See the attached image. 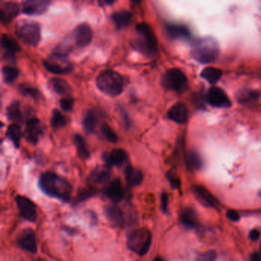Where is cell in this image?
I'll return each instance as SVG.
<instances>
[{
  "label": "cell",
  "instance_id": "obj_1",
  "mask_svg": "<svg viewBox=\"0 0 261 261\" xmlns=\"http://www.w3.org/2000/svg\"><path fill=\"white\" fill-rule=\"evenodd\" d=\"M39 186L43 193L49 197L65 202L70 201L72 193L71 185L68 180L59 175L52 172L42 173L39 180Z\"/></svg>",
  "mask_w": 261,
  "mask_h": 261
},
{
  "label": "cell",
  "instance_id": "obj_2",
  "mask_svg": "<svg viewBox=\"0 0 261 261\" xmlns=\"http://www.w3.org/2000/svg\"><path fill=\"white\" fill-rule=\"evenodd\" d=\"M131 44L134 50L146 57H153L158 52L157 36L151 27L145 22L137 24L136 37Z\"/></svg>",
  "mask_w": 261,
  "mask_h": 261
},
{
  "label": "cell",
  "instance_id": "obj_3",
  "mask_svg": "<svg viewBox=\"0 0 261 261\" xmlns=\"http://www.w3.org/2000/svg\"><path fill=\"white\" fill-rule=\"evenodd\" d=\"M220 49L217 41L212 38H202L192 44L191 55L195 60L201 64L214 62L219 58Z\"/></svg>",
  "mask_w": 261,
  "mask_h": 261
},
{
  "label": "cell",
  "instance_id": "obj_4",
  "mask_svg": "<svg viewBox=\"0 0 261 261\" xmlns=\"http://www.w3.org/2000/svg\"><path fill=\"white\" fill-rule=\"evenodd\" d=\"M98 88L110 97L119 96L123 92L124 80L123 77L112 70L102 71L96 79Z\"/></svg>",
  "mask_w": 261,
  "mask_h": 261
},
{
  "label": "cell",
  "instance_id": "obj_5",
  "mask_svg": "<svg viewBox=\"0 0 261 261\" xmlns=\"http://www.w3.org/2000/svg\"><path fill=\"white\" fill-rule=\"evenodd\" d=\"M153 237L149 230L146 228H138L133 230L127 237L126 245L132 252L144 256L147 254L151 247Z\"/></svg>",
  "mask_w": 261,
  "mask_h": 261
},
{
  "label": "cell",
  "instance_id": "obj_6",
  "mask_svg": "<svg viewBox=\"0 0 261 261\" xmlns=\"http://www.w3.org/2000/svg\"><path fill=\"white\" fill-rule=\"evenodd\" d=\"M16 35L22 42L37 46L41 40V28L35 21H22L16 27Z\"/></svg>",
  "mask_w": 261,
  "mask_h": 261
},
{
  "label": "cell",
  "instance_id": "obj_7",
  "mask_svg": "<svg viewBox=\"0 0 261 261\" xmlns=\"http://www.w3.org/2000/svg\"><path fill=\"white\" fill-rule=\"evenodd\" d=\"M162 85L169 91L181 94L186 91L188 79L181 70L179 68H171L162 76Z\"/></svg>",
  "mask_w": 261,
  "mask_h": 261
},
{
  "label": "cell",
  "instance_id": "obj_8",
  "mask_svg": "<svg viewBox=\"0 0 261 261\" xmlns=\"http://www.w3.org/2000/svg\"><path fill=\"white\" fill-rule=\"evenodd\" d=\"M43 65L47 71L57 75L70 73L74 68L73 64L68 60V56L55 52L43 61Z\"/></svg>",
  "mask_w": 261,
  "mask_h": 261
},
{
  "label": "cell",
  "instance_id": "obj_9",
  "mask_svg": "<svg viewBox=\"0 0 261 261\" xmlns=\"http://www.w3.org/2000/svg\"><path fill=\"white\" fill-rule=\"evenodd\" d=\"M205 100L209 105L218 108H228L231 106L229 98L220 87H211L207 92Z\"/></svg>",
  "mask_w": 261,
  "mask_h": 261
},
{
  "label": "cell",
  "instance_id": "obj_10",
  "mask_svg": "<svg viewBox=\"0 0 261 261\" xmlns=\"http://www.w3.org/2000/svg\"><path fill=\"white\" fill-rule=\"evenodd\" d=\"M16 201L21 217L29 221H36L37 219V208L35 203L29 198L22 196H17Z\"/></svg>",
  "mask_w": 261,
  "mask_h": 261
},
{
  "label": "cell",
  "instance_id": "obj_11",
  "mask_svg": "<svg viewBox=\"0 0 261 261\" xmlns=\"http://www.w3.org/2000/svg\"><path fill=\"white\" fill-rule=\"evenodd\" d=\"M103 195L114 203H119L123 201L126 197V191L121 180L118 178L111 180L105 186Z\"/></svg>",
  "mask_w": 261,
  "mask_h": 261
},
{
  "label": "cell",
  "instance_id": "obj_12",
  "mask_svg": "<svg viewBox=\"0 0 261 261\" xmlns=\"http://www.w3.org/2000/svg\"><path fill=\"white\" fill-rule=\"evenodd\" d=\"M44 133V127L41 121L33 118L27 121L24 136L25 140L32 144H36Z\"/></svg>",
  "mask_w": 261,
  "mask_h": 261
},
{
  "label": "cell",
  "instance_id": "obj_13",
  "mask_svg": "<svg viewBox=\"0 0 261 261\" xmlns=\"http://www.w3.org/2000/svg\"><path fill=\"white\" fill-rule=\"evenodd\" d=\"M75 44L79 48H84L91 44L93 40V32L88 24L81 23L75 28L72 36Z\"/></svg>",
  "mask_w": 261,
  "mask_h": 261
},
{
  "label": "cell",
  "instance_id": "obj_14",
  "mask_svg": "<svg viewBox=\"0 0 261 261\" xmlns=\"http://www.w3.org/2000/svg\"><path fill=\"white\" fill-rule=\"evenodd\" d=\"M16 243L23 251L32 254H36L37 252L36 234L34 231L30 228L23 230L20 233V235L16 238Z\"/></svg>",
  "mask_w": 261,
  "mask_h": 261
},
{
  "label": "cell",
  "instance_id": "obj_15",
  "mask_svg": "<svg viewBox=\"0 0 261 261\" xmlns=\"http://www.w3.org/2000/svg\"><path fill=\"white\" fill-rule=\"evenodd\" d=\"M50 4L48 0H28L22 3L21 12L27 16H40L46 12Z\"/></svg>",
  "mask_w": 261,
  "mask_h": 261
},
{
  "label": "cell",
  "instance_id": "obj_16",
  "mask_svg": "<svg viewBox=\"0 0 261 261\" xmlns=\"http://www.w3.org/2000/svg\"><path fill=\"white\" fill-rule=\"evenodd\" d=\"M1 43L4 50V58L11 64L16 63V53L20 51L18 42L14 38L7 34H3L1 37Z\"/></svg>",
  "mask_w": 261,
  "mask_h": 261
},
{
  "label": "cell",
  "instance_id": "obj_17",
  "mask_svg": "<svg viewBox=\"0 0 261 261\" xmlns=\"http://www.w3.org/2000/svg\"><path fill=\"white\" fill-rule=\"evenodd\" d=\"M192 189L195 197L204 206L214 208L219 207V203L217 199L211 192H208L206 188L200 185H193Z\"/></svg>",
  "mask_w": 261,
  "mask_h": 261
},
{
  "label": "cell",
  "instance_id": "obj_18",
  "mask_svg": "<svg viewBox=\"0 0 261 261\" xmlns=\"http://www.w3.org/2000/svg\"><path fill=\"white\" fill-rule=\"evenodd\" d=\"M105 214L110 223L117 227H123L129 222L123 210L116 204L105 208Z\"/></svg>",
  "mask_w": 261,
  "mask_h": 261
},
{
  "label": "cell",
  "instance_id": "obj_19",
  "mask_svg": "<svg viewBox=\"0 0 261 261\" xmlns=\"http://www.w3.org/2000/svg\"><path fill=\"white\" fill-rule=\"evenodd\" d=\"M103 161L109 167L122 166L128 162V155L122 149H114L103 154Z\"/></svg>",
  "mask_w": 261,
  "mask_h": 261
},
{
  "label": "cell",
  "instance_id": "obj_20",
  "mask_svg": "<svg viewBox=\"0 0 261 261\" xmlns=\"http://www.w3.org/2000/svg\"><path fill=\"white\" fill-rule=\"evenodd\" d=\"M165 32L168 36L176 40H190L192 34L189 29L185 25H178V24H166L165 25Z\"/></svg>",
  "mask_w": 261,
  "mask_h": 261
},
{
  "label": "cell",
  "instance_id": "obj_21",
  "mask_svg": "<svg viewBox=\"0 0 261 261\" xmlns=\"http://www.w3.org/2000/svg\"><path fill=\"white\" fill-rule=\"evenodd\" d=\"M111 176V168L108 165H100L92 171L89 177V182L92 185H103Z\"/></svg>",
  "mask_w": 261,
  "mask_h": 261
},
{
  "label": "cell",
  "instance_id": "obj_22",
  "mask_svg": "<svg viewBox=\"0 0 261 261\" xmlns=\"http://www.w3.org/2000/svg\"><path fill=\"white\" fill-rule=\"evenodd\" d=\"M20 13V6L14 2H2L0 5V19L2 23L10 22Z\"/></svg>",
  "mask_w": 261,
  "mask_h": 261
},
{
  "label": "cell",
  "instance_id": "obj_23",
  "mask_svg": "<svg viewBox=\"0 0 261 261\" xmlns=\"http://www.w3.org/2000/svg\"><path fill=\"white\" fill-rule=\"evenodd\" d=\"M167 117L171 120L180 124H184L188 120V111L183 103H177L168 111Z\"/></svg>",
  "mask_w": 261,
  "mask_h": 261
},
{
  "label": "cell",
  "instance_id": "obj_24",
  "mask_svg": "<svg viewBox=\"0 0 261 261\" xmlns=\"http://www.w3.org/2000/svg\"><path fill=\"white\" fill-rule=\"evenodd\" d=\"M124 176L126 182L130 187H136L141 185L143 180V175L140 169L131 165L126 166L124 169Z\"/></svg>",
  "mask_w": 261,
  "mask_h": 261
},
{
  "label": "cell",
  "instance_id": "obj_25",
  "mask_svg": "<svg viewBox=\"0 0 261 261\" xmlns=\"http://www.w3.org/2000/svg\"><path fill=\"white\" fill-rule=\"evenodd\" d=\"M180 220L181 224L187 228H195L199 224L197 215L192 208H185L180 212Z\"/></svg>",
  "mask_w": 261,
  "mask_h": 261
},
{
  "label": "cell",
  "instance_id": "obj_26",
  "mask_svg": "<svg viewBox=\"0 0 261 261\" xmlns=\"http://www.w3.org/2000/svg\"><path fill=\"white\" fill-rule=\"evenodd\" d=\"M133 16L130 11L120 10L113 14L112 20L118 29H123L131 23Z\"/></svg>",
  "mask_w": 261,
  "mask_h": 261
},
{
  "label": "cell",
  "instance_id": "obj_27",
  "mask_svg": "<svg viewBox=\"0 0 261 261\" xmlns=\"http://www.w3.org/2000/svg\"><path fill=\"white\" fill-rule=\"evenodd\" d=\"M48 84L52 91L61 96H69L72 92L71 85L63 79H52L48 82Z\"/></svg>",
  "mask_w": 261,
  "mask_h": 261
},
{
  "label": "cell",
  "instance_id": "obj_28",
  "mask_svg": "<svg viewBox=\"0 0 261 261\" xmlns=\"http://www.w3.org/2000/svg\"><path fill=\"white\" fill-rule=\"evenodd\" d=\"M99 122V115L95 110H89L84 114L82 124L87 133H94Z\"/></svg>",
  "mask_w": 261,
  "mask_h": 261
},
{
  "label": "cell",
  "instance_id": "obj_29",
  "mask_svg": "<svg viewBox=\"0 0 261 261\" xmlns=\"http://www.w3.org/2000/svg\"><path fill=\"white\" fill-rule=\"evenodd\" d=\"M261 94L259 91L244 89L238 93L237 95L238 100L242 105H252L256 103L259 100Z\"/></svg>",
  "mask_w": 261,
  "mask_h": 261
},
{
  "label": "cell",
  "instance_id": "obj_30",
  "mask_svg": "<svg viewBox=\"0 0 261 261\" xmlns=\"http://www.w3.org/2000/svg\"><path fill=\"white\" fill-rule=\"evenodd\" d=\"M74 144L76 146L77 151L79 157L84 160H87L91 156V152L89 150L87 142L84 137L79 134H75L73 138Z\"/></svg>",
  "mask_w": 261,
  "mask_h": 261
},
{
  "label": "cell",
  "instance_id": "obj_31",
  "mask_svg": "<svg viewBox=\"0 0 261 261\" xmlns=\"http://www.w3.org/2000/svg\"><path fill=\"white\" fill-rule=\"evenodd\" d=\"M6 116L9 120L12 122H20L21 120L22 113L20 101L15 100L8 106L6 108Z\"/></svg>",
  "mask_w": 261,
  "mask_h": 261
},
{
  "label": "cell",
  "instance_id": "obj_32",
  "mask_svg": "<svg viewBox=\"0 0 261 261\" xmlns=\"http://www.w3.org/2000/svg\"><path fill=\"white\" fill-rule=\"evenodd\" d=\"M5 135L14 144L16 148L20 147L21 138V127L17 123H12L8 126Z\"/></svg>",
  "mask_w": 261,
  "mask_h": 261
},
{
  "label": "cell",
  "instance_id": "obj_33",
  "mask_svg": "<svg viewBox=\"0 0 261 261\" xmlns=\"http://www.w3.org/2000/svg\"><path fill=\"white\" fill-rule=\"evenodd\" d=\"M222 75H223V72L221 70L209 67V68H204L201 71V77L204 80L209 82L210 84H216L220 80Z\"/></svg>",
  "mask_w": 261,
  "mask_h": 261
},
{
  "label": "cell",
  "instance_id": "obj_34",
  "mask_svg": "<svg viewBox=\"0 0 261 261\" xmlns=\"http://www.w3.org/2000/svg\"><path fill=\"white\" fill-rule=\"evenodd\" d=\"M185 162L188 169L193 170H199L203 166V161L199 153L196 152H191L187 154L185 157Z\"/></svg>",
  "mask_w": 261,
  "mask_h": 261
},
{
  "label": "cell",
  "instance_id": "obj_35",
  "mask_svg": "<svg viewBox=\"0 0 261 261\" xmlns=\"http://www.w3.org/2000/svg\"><path fill=\"white\" fill-rule=\"evenodd\" d=\"M2 79L6 84H12L20 75V71L12 66H4L2 69Z\"/></svg>",
  "mask_w": 261,
  "mask_h": 261
},
{
  "label": "cell",
  "instance_id": "obj_36",
  "mask_svg": "<svg viewBox=\"0 0 261 261\" xmlns=\"http://www.w3.org/2000/svg\"><path fill=\"white\" fill-rule=\"evenodd\" d=\"M66 124H67V119L57 109L54 110L51 118V125L53 130H59L64 127Z\"/></svg>",
  "mask_w": 261,
  "mask_h": 261
},
{
  "label": "cell",
  "instance_id": "obj_37",
  "mask_svg": "<svg viewBox=\"0 0 261 261\" xmlns=\"http://www.w3.org/2000/svg\"><path fill=\"white\" fill-rule=\"evenodd\" d=\"M101 132L103 137L107 139L109 142L116 143L118 141V136L107 123H103L101 126Z\"/></svg>",
  "mask_w": 261,
  "mask_h": 261
},
{
  "label": "cell",
  "instance_id": "obj_38",
  "mask_svg": "<svg viewBox=\"0 0 261 261\" xmlns=\"http://www.w3.org/2000/svg\"><path fill=\"white\" fill-rule=\"evenodd\" d=\"M19 91L23 96L31 97V98H34V99H38V98H40V94L37 89L29 87V86L25 85V84L20 85V87H19Z\"/></svg>",
  "mask_w": 261,
  "mask_h": 261
},
{
  "label": "cell",
  "instance_id": "obj_39",
  "mask_svg": "<svg viewBox=\"0 0 261 261\" xmlns=\"http://www.w3.org/2000/svg\"><path fill=\"white\" fill-rule=\"evenodd\" d=\"M216 258L217 254L215 251H208L199 254L196 261H215Z\"/></svg>",
  "mask_w": 261,
  "mask_h": 261
},
{
  "label": "cell",
  "instance_id": "obj_40",
  "mask_svg": "<svg viewBox=\"0 0 261 261\" xmlns=\"http://www.w3.org/2000/svg\"><path fill=\"white\" fill-rule=\"evenodd\" d=\"M60 108L64 111H71L73 108L74 100L70 97H66L60 100Z\"/></svg>",
  "mask_w": 261,
  "mask_h": 261
},
{
  "label": "cell",
  "instance_id": "obj_41",
  "mask_svg": "<svg viewBox=\"0 0 261 261\" xmlns=\"http://www.w3.org/2000/svg\"><path fill=\"white\" fill-rule=\"evenodd\" d=\"M95 192H96V190H94L93 188H91V189H84V190L79 192L77 200H78L79 202L84 201L86 199H89V198H91V196H94Z\"/></svg>",
  "mask_w": 261,
  "mask_h": 261
},
{
  "label": "cell",
  "instance_id": "obj_42",
  "mask_svg": "<svg viewBox=\"0 0 261 261\" xmlns=\"http://www.w3.org/2000/svg\"><path fill=\"white\" fill-rule=\"evenodd\" d=\"M167 176L168 180H169V182H170L171 186L173 188H179L181 185V182H180V180L176 177V174L173 173V172H169L166 175Z\"/></svg>",
  "mask_w": 261,
  "mask_h": 261
},
{
  "label": "cell",
  "instance_id": "obj_43",
  "mask_svg": "<svg viewBox=\"0 0 261 261\" xmlns=\"http://www.w3.org/2000/svg\"><path fill=\"white\" fill-rule=\"evenodd\" d=\"M168 204H169V196L165 192L161 195V208L164 213L168 212Z\"/></svg>",
  "mask_w": 261,
  "mask_h": 261
},
{
  "label": "cell",
  "instance_id": "obj_44",
  "mask_svg": "<svg viewBox=\"0 0 261 261\" xmlns=\"http://www.w3.org/2000/svg\"><path fill=\"white\" fill-rule=\"evenodd\" d=\"M227 217L229 220L232 221H238L240 219V215L238 212H235L234 210H228L227 212Z\"/></svg>",
  "mask_w": 261,
  "mask_h": 261
},
{
  "label": "cell",
  "instance_id": "obj_45",
  "mask_svg": "<svg viewBox=\"0 0 261 261\" xmlns=\"http://www.w3.org/2000/svg\"><path fill=\"white\" fill-rule=\"evenodd\" d=\"M249 237H250L251 240L254 241L258 240L260 238V231H258V230H252V231L250 232Z\"/></svg>",
  "mask_w": 261,
  "mask_h": 261
},
{
  "label": "cell",
  "instance_id": "obj_46",
  "mask_svg": "<svg viewBox=\"0 0 261 261\" xmlns=\"http://www.w3.org/2000/svg\"><path fill=\"white\" fill-rule=\"evenodd\" d=\"M153 261H164V260L162 258H160V257H157V258H155Z\"/></svg>",
  "mask_w": 261,
  "mask_h": 261
},
{
  "label": "cell",
  "instance_id": "obj_47",
  "mask_svg": "<svg viewBox=\"0 0 261 261\" xmlns=\"http://www.w3.org/2000/svg\"><path fill=\"white\" fill-rule=\"evenodd\" d=\"M41 261V260H38V261Z\"/></svg>",
  "mask_w": 261,
  "mask_h": 261
},
{
  "label": "cell",
  "instance_id": "obj_48",
  "mask_svg": "<svg viewBox=\"0 0 261 261\" xmlns=\"http://www.w3.org/2000/svg\"></svg>",
  "mask_w": 261,
  "mask_h": 261
}]
</instances>
